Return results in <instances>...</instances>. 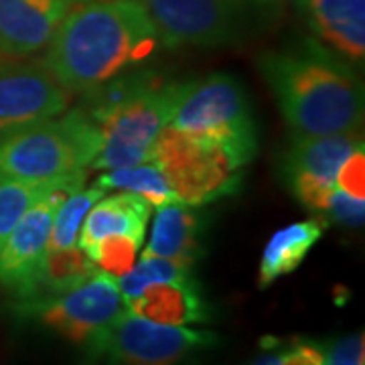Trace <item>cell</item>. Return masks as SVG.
I'll list each match as a JSON object with an SVG mask.
<instances>
[{
  "label": "cell",
  "mask_w": 365,
  "mask_h": 365,
  "mask_svg": "<svg viewBox=\"0 0 365 365\" xmlns=\"http://www.w3.org/2000/svg\"><path fill=\"white\" fill-rule=\"evenodd\" d=\"M335 187L353 199H365V153L364 146L355 148L349 157L343 160L337 170Z\"/></svg>",
  "instance_id": "cb8c5ba5"
},
{
  "label": "cell",
  "mask_w": 365,
  "mask_h": 365,
  "mask_svg": "<svg viewBox=\"0 0 365 365\" xmlns=\"http://www.w3.org/2000/svg\"><path fill=\"white\" fill-rule=\"evenodd\" d=\"M252 365H280L278 364V355H262L258 359H254V364Z\"/></svg>",
  "instance_id": "83f0119b"
},
{
  "label": "cell",
  "mask_w": 365,
  "mask_h": 365,
  "mask_svg": "<svg viewBox=\"0 0 365 365\" xmlns=\"http://www.w3.org/2000/svg\"><path fill=\"white\" fill-rule=\"evenodd\" d=\"M325 365H364V335L341 339L329 351Z\"/></svg>",
  "instance_id": "484cf974"
},
{
  "label": "cell",
  "mask_w": 365,
  "mask_h": 365,
  "mask_svg": "<svg viewBox=\"0 0 365 365\" xmlns=\"http://www.w3.org/2000/svg\"><path fill=\"white\" fill-rule=\"evenodd\" d=\"M100 272L98 266L81 248H55L45 252L33 278L25 290L19 294L26 304L55 299L71 288L83 284L93 274Z\"/></svg>",
  "instance_id": "ac0fdd59"
},
{
  "label": "cell",
  "mask_w": 365,
  "mask_h": 365,
  "mask_svg": "<svg viewBox=\"0 0 365 365\" xmlns=\"http://www.w3.org/2000/svg\"><path fill=\"white\" fill-rule=\"evenodd\" d=\"M71 96L43 63L0 66V134L63 114Z\"/></svg>",
  "instance_id": "7c38bea8"
},
{
  "label": "cell",
  "mask_w": 365,
  "mask_h": 365,
  "mask_svg": "<svg viewBox=\"0 0 365 365\" xmlns=\"http://www.w3.org/2000/svg\"><path fill=\"white\" fill-rule=\"evenodd\" d=\"M106 195V189L102 187H90V189H78L71 195H67L61 205L55 211L53 217L51 235H49V250L55 248H71L78 244L79 230L90 209Z\"/></svg>",
  "instance_id": "44dd1931"
},
{
  "label": "cell",
  "mask_w": 365,
  "mask_h": 365,
  "mask_svg": "<svg viewBox=\"0 0 365 365\" xmlns=\"http://www.w3.org/2000/svg\"><path fill=\"white\" fill-rule=\"evenodd\" d=\"M364 146L361 132L331 136H294L284 160V179L307 209L325 213L329 197L335 189L337 170L355 148Z\"/></svg>",
  "instance_id": "30bf717a"
},
{
  "label": "cell",
  "mask_w": 365,
  "mask_h": 365,
  "mask_svg": "<svg viewBox=\"0 0 365 365\" xmlns=\"http://www.w3.org/2000/svg\"><path fill=\"white\" fill-rule=\"evenodd\" d=\"M258 67L294 136L361 132L364 88L337 53L307 41L264 53Z\"/></svg>",
  "instance_id": "7a4b0ae2"
},
{
  "label": "cell",
  "mask_w": 365,
  "mask_h": 365,
  "mask_svg": "<svg viewBox=\"0 0 365 365\" xmlns=\"http://www.w3.org/2000/svg\"><path fill=\"white\" fill-rule=\"evenodd\" d=\"M100 144V126L76 108L63 118L0 134V175L29 182L55 181L90 167Z\"/></svg>",
  "instance_id": "277c9868"
},
{
  "label": "cell",
  "mask_w": 365,
  "mask_h": 365,
  "mask_svg": "<svg viewBox=\"0 0 365 365\" xmlns=\"http://www.w3.org/2000/svg\"><path fill=\"white\" fill-rule=\"evenodd\" d=\"M150 209L143 197L132 195L128 191L104 195L86 215V223L79 230L78 246L88 250L106 235H128L143 246Z\"/></svg>",
  "instance_id": "e0dca14e"
},
{
  "label": "cell",
  "mask_w": 365,
  "mask_h": 365,
  "mask_svg": "<svg viewBox=\"0 0 365 365\" xmlns=\"http://www.w3.org/2000/svg\"><path fill=\"white\" fill-rule=\"evenodd\" d=\"M179 203L201 207L235 193L246 163L227 146L201 140L167 124L150 150Z\"/></svg>",
  "instance_id": "8992f818"
},
{
  "label": "cell",
  "mask_w": 365,
  "mask_h": 365,
  "mask_svg": "<svg viewBox=\"0 0 365 365\" xmlns=\"http://www.w3.org/2000/svg\"><path fill=\"white\" fill-rule=\"evenodd\" d=\"M217 341L211 331L163 325L126 311L90 351L106 353L112 365H179L199 349L217 345Z\"/></svg>",
  "instance_id": "52a82bcc"
},
{
  "label": "cell",
  "mask_w": 365,
  "mask_h": 365,
  "mask_svg": "<svg viewBox=\"0 0 365 365\" xmlns=\"http://www.w3.org/2000/svg\"><path fill=\"white\" fill-rule=\"evenodd\" d=\"M76 0H0V59L47 49Z\"/></svg>",
  "instance_id": "4fadbf2b"
},
{
  "label": "cell",
  "mask_w": 365,
  "mask_h": 365,
  "mask_svg": "<svg viewBox=\"0 0 365 365\" xmlns=\"http://www.w3.org/2000/svg\"><path fill=\"white\" fill-rule=\"evenodd\" d=\"M327 353L314 343H300L278 355L280 365H325Z\"/></svg>",
  "instance_id": "4316f807"
},
{
  "label": "cell",
  "mask_w": 365,
  "mask_h": 365,
  "mask_svg": "<svg viewBox=\"0 0 365 365\" xmlns=\"http://www.w3.org/2000/svg\"><path fill=\"white\" fill-rule=\"evenodd\" d=\"M76 2H86V0H76Z\"/></svg>",
  "instance_id": "f546056e"
},
{
  "label": "cell",
  "mask_w": 365,
  "mask_h": 365,
  "mask_svg": "<svg viewBox=\"0 0 365 365\" xmlns=\"http://www.w3.org/2000/svg\"><path fill=\"white\" fill-rule=\"evenodd\" d=\"M61 179L29 182L0 175V246L4 244V240L9 237L14 225L21 222V217L26 211L33 207L41 197L47 195Z\"/></svg>",
  "instance_id": "7402d4cb"
},
{
  "label": "cell",
  "mask_w": 365,
  "mask_h": 365,
  "mask_svg": "<svg viewBox=\"0 0 365 365\" xmlns=\"http://www.w3.org/2000/svg\"><path fill=\"white\" fill-rule=\"evenodd\" d=\"M128 311L163 325L207 323L209 309L193 278L179 282H153L126 302Z\"/></svg>",
  "instance_id": "9a60e30c"
},
{
  "label": "cell",
  "mask_w": 365,
  "mask_h": 365,
  "mask_svg": "<svg viewBox=\"0 0 365 365\" xmlns=\"http://www.w3.org/2000/svg\"><path fill=\"white\" fill-rule=\"evenodd\" d=\"M126 311V300L114 276L102 270L55 299L26 304V313L35 314L69 343L88 349Z\"/></svg>",
  "instance_id": "ba28073f"
},
{
  "label": "cell",
  "mask_w": 365,
  "mask_h": 365,
  "mask_svg": "<svg viewBox=\"0 0 365 365\" xmlns=\"http://www.w3.org/2000/svg\"><path fill=\"white\" fill-rule=\"evenodd\" d=\"M201 140L227 146L248 165L258 150V126L244 86L230 73L185 83L169 122Z\"/></svg>",
  "instance_id": "5b68a950"
},
{
  "label": "cell",
  "mask_w": 365,
  "mask_h": 365,
  "mask_svg": "<svg viewBox=\"0 0 365 365\" xmlns=\"http://www.w3.org/2000/svg\"><path fill=\"white\" fill-rule=\"evenodd\" d=\"M86 173L67 175L21 217L0 246V282L21 294L49 246L53 217L61 201L83 187Z\"/></svg>",
  "instance_id": "8fae6325"
},
{
  "label": "cell",
  "mask_w": 365,
  "mask_h": 365,
  "mask_svg": "<svg viewBox=\"0 0 365 365\" xmlns=\"http://www.w3.org/2000/svg\"><path fill=\"white\" fill-rule=\"evenodd\" d=\"M98 187L102 189H120L132 195L143 197L150 207H163L175 203L177 197L170 191L169 182L155 163L146 160L136 167L114 169L98 179Z\"/></svg>",
  "instance_id": "ffe728a7"
},
{
  "label": "cell",
  "mask_w": 365,
  "mask_h": 365,
  "mask_svg": "<svg viewBox=\"0 0 365 365\" xmlns=\"http://www.w3.org/2000/svg\"><path fill=\"white\" fill-rule=\"evenodd\" d=\"M158 45L157 29L138 0H86L57 26L43 66L67 91L90 96L143 66Z\"/></svg>",
  "instance_id": "6da1fadb"
},
{
  "label": "cell",
  "mask_w": 365,
  "mask_h": 365,
  "mask_svg": "<svg viewBox=\"0 0 365 365\" xmlns=\"http://www.w3.org/2000/svg\"><path fill=\"white\" fill-rule=\"evenodd\" d=\"M325 220L311 217L276 230L262 252L258 287L266 288L278 278L294 272L325 234Z\"/></svg>",
  "instance_id": "d6986e66"
},
{
  "label": "cell",
  "mask_w": 365,
  "mask_h": 365,
  "mask_svg": "<svg viewBox=\"0 0 365 365\" xmlns=\"http://www.w3.org/2000/svg\"><path fill=\"white\" fill-rule=\"evenodd\" d=\"M160 45L211 47L232 41L246 16V0H138Z\"/></svg>",
  "instance_id": "9c48e42d"
},
{
  "label": "cell",
  "mask_w": 365,
  "mask_h": 365,
  "mask_svg": "<svg viewBox=\"0 0 365 365\" xmlns=\"http://www.w3.org/2000/svg\"><path fill=\"white\" fill-rule=\"evenodd\" d=\"M185 81L155 73H124L90 93L88 114L100 126L102 144L90 167L126 169L146 163L160 130L173 118Z\"/></svg>",
  "instance_id": "3957f363"
},
{
  "label": "cell",
  "mask_w": 365,
  "mask_h": 365,
  "mask_svg": "<svg viewBox=\"0 0 365 365\" xmlns=\"http://www.w3.org/2000/svg\"><path fill=\"white\" fill-rule=\"evenodd\" d=\"M138 248L143 246L128 235H106L83 252L98 266V270L120 278L134 266Z\"/></svg>",
  "instance_id": "603a6c76"
},
{
  "label": "cell",
  "mask_w": 365,
  "mask_h": 365,
  "mask_svg": "<svg viewBox=\"0 0 365 365\" xmlns=\"http://www.w3.org/2000/svg\"><path fill=\"white\" fill-rule=\"evenodd\" d=\"M254 2H260V0H254ZM264 2H280V0H264Z\"/></svg>",
  "instance_id": "f1b7e54d"
},
{
  "label": "cell",
  "mask_w": 365,
  "mask_h": 365,
  "mask_svg": "<svg viewBox=\"0 0 365 365\" xmlns=\"http://www.w3.org/2000/svg\"><path fill=\"white\" fill-rule=\"evenodd\" d=\"M317 39L343 59L365 57V0H297Z\"/></svg>",
  "instance_id": "5bb4252c"
},
{
  "label": "cell",
  "mask_w": 365,
  "mask_h": 365,
  "mask_svg": "<svg viewBox=\"0 0 365 365\" xmlns=\"http://www.w3.org/2000/svg\"><path fill=\"white\" fill-rule=\"evenodd\" d=\"M201 235L203 220L185 203H169L157 207L150 240L144 248V254L160 256L177 262L185 268H193L201 256Z\"/></svg>",
  "instance_id": "2e32d148"
},
{
  "label": "cell",
  "mask_w": 365,
  "mask_h": 365,
  "mask_svg": "<svg viewBox=\"0 0 365 365\" xmlns=\"http://www.w3.org/2000/svg\"><path fill=\"white\" fill-rule=\"evenodd\" d=\"M323 215L343 223V225H349V227H361L365 220V201L345 195L335 187L329 197V203H327Z\"/></svg>",
  "instance_id": "d4e9b609"
}]
</instances>
